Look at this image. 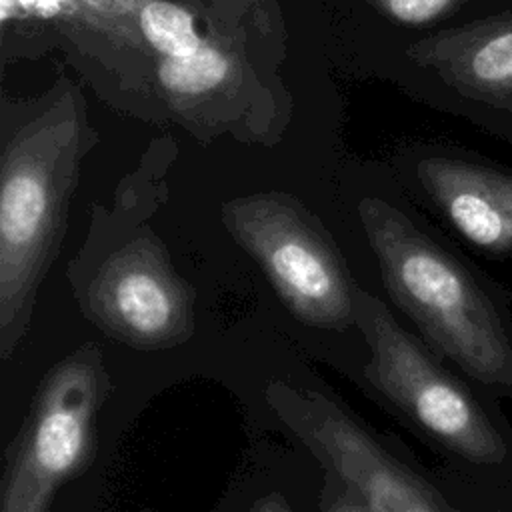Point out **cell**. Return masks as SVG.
<instances>
[{
    "mask_svg": "<svg viewBox=\"0 0 512 512\" xmlns=\"http://www.w3.org/2000/svg\"><path fill=\"white\" fill-rule=\"evenodd\" d=\"M358 218L390 300L452 368L512 402V292L396 204L364 196Z\"/></svg>",
    "mask_w": 512,
    "mask_h": 512,
    "instance_id": "cell-1",
    "label": "cell"
},
{
    "mask_svg": "<svg viewBox=\"0 0 512 512\" xmlns=\"http://www.w3.org/2000/svg\"><path fill=\"white\" fill-rule=\"evenodd\" d=\"M96 136L78 100L62 96L0 136V360L20 348L40 286L60 254L70 200Z\"/></svg>",
    "mask_w": 512,
    "mask_h": 512,
    "instance_id": "cell-2",
    "label": "cell"
},
{
    "mask_svg": "<svg viewBox=\"0 0 512 512\" xmlns=\"http://www.w3.org/2000/svg\"><path fill=\"white\" fill-rule=\"evenodd\" d=\"M354 326L370 360L372 388L470 480L512 488V424L500 398L448 368L422 336L408 332L374 294L356 286Z\"/></svg>",
    "mask_w": 512,
    "mask_h": 512,
    "instance_id": "cell-3",
    "label": "cell"
},
{
    "mask_svg": "<svg viewBox=\"0 0 512 512\" xmlns=\"http://www.w3.org/2000/svg\"><path fill=\"white\" fill-rule=\"evenodd\" d=\"M266 400L276 418L318 458L334 484L322 510L512 512V488L470 478L442 482L400 458L342 404L318 390L272 380Z\"/></svg>",
    "mask_w": 512,
    "mask_h": 512,
    "instance_id": "cell-4",
    "label": "cell"
},
{
    "mask_svg": "<svg viewBox=\"0 0 512 512\" xmlns=\"http://www.w3.org/2000/svg\"><path fill=\"white\" fill-rule=\"evenodd\" d=\"M114 384L96 342H84L38 382L4 452L0 512H48L96 452V420Z\"/></svg>",
    "mask_w": 512,
    "mask_h": 512,
    "instance_id": "cell-5",
    "label": "cell"
},
{
    "mask_svg": "<svg viewBox=\"0 0 512 512\" xmlns=\"http://www.w3.org/2000/svg\"><path fill=\"white\" fill-rule=\"evenodd\" d=\"M220 218L298 322L318 330L354 324L358 284L334 236L294 194L264 190L234 196L222 202Z\"/></svg>",
    "mask_w": 512,
    "mask_h": 512,
    "instance_id": "cell-6",
    "label": "cell"
},
{
    "mask_svg": "<svg viewBox=\"0 0 512 512\" xmlns=\"http://www.w3.org/2000/svg\"><path fill=\"white\" fill-rule=\"evenodd\" d=\"M82 314L110 340L134 350H168L196 330V292L148 226L110 248L72 282Z\"/></svg>",
    "mask_w": 512,
    "mask_h": 512,
    "instance_id": "cell-7",
    "label": "cell"
},
{
    "mask_svg": "<svg viewBox=\"0 0 512 512\" xmlns=\"http://www.w3.org/2000/svg\"><path fill=\"white\" fill-rule=\"evenodd\" d=\"M410 186L470 248L512 260V166L456 144L432 142L406 158Z\"/></svg>",
    "mask_w": 512,
    "mask_h": 512,
    "instance_id": "cell-8",
    "label": "cell"
},
{
    "mask_svg": "<svg viewBox=\"0 0 512 512\" xmlns=\"http://www.w3.org/2000/svg\"><path fill=\"white\" fill-rule=\"evenodd\" d=\"M442 104L512 144V6L472 16L422 52Z\"/></svg>",
    "mask_w": 512,
    "mask_h": 512,
    "instance_id": "cell-9",
    "label": "cell"
},
{
    "mask_svg": "<svg viewBox=\"0 0 512 512\" xmlns=\"http://www.w3.org/2000/svg\"><path fill=\"white\" fill-rule=\"evenodd\" d=\"M140 28L148 44L162 58L186 56L204 44L196 32L192 14L166 0H152L144 4L140 12Z\"/></svg>",
    "mask_w": 512,
    "mask_h": 512,
    "instance_id": "cell-10",
    "label": "cell"
}]
</instances>
